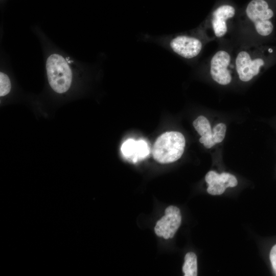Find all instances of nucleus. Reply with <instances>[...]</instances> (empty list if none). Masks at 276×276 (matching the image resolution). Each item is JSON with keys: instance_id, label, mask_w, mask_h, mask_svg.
<instances>
[{"instance_id": "1", "label": "nucleus", "mask_w": 276, "mask_h": 276, "mask_svg": "<svg viewBox=\"0 0 276 276\" xmlns=\"http://www.w3.org/2000/svg\"><path fill=\"white\" fill-rule=\"evenodd\" d=\"M148 38L185 59L196 58L203 48L201 40L194 35L180 34Z\"/></svg>"}, {"instance_id": "2", "label": "nucleus", "mask_w": 276, "mask_h": 276, "mask_svg": "<svg viewBox=\"0 0 276 276\" xmlns=\"http://www.w3.org/2000/svg\"><path fill=\"white\" fill-rule=\"evenodd\" d=\"M185 144V139L181 133L178 131L164 133L157 139L154 144L153 157L161 164L175 162L182 156Z\"/></svg>"}, {"instance_id": "3", "label": "nucleus", "mask_w": 276, "mask_h": 276, "mask_svg": "<svg viewBox=\"0 0 276 276\" xmlns=\"http://www.w3.org/2000/svg\"><path fill=\"white\" fill-rule=\"evenodd\" d=\"M49 84L58 93H63L70 88L72 82V72L67 62L58 54L50 55L46 63Z\"/></svg>"}, {"instance_id": "4", "label": "nucleus", "mask_w": 276, "mask_h": 276, "mask_svg": "<svg viewBox=\"0 0 276 276\" xmlns=\"http://www.w3.org/2000/svg\"><path fill=\"white\" fill-rule=\"evenodd\" d=\"M248 18L254 23L257 32L265 36L270 35L273 26L270 19L273 16V12L269 8L265 0H251L246 8Z\"/></svg>"}, {"instance_id": "5", "label": "nucleus", "mask_w": 276, "mask_h": 276, "mask_svg": "<svg viewBox=\"0 0 276 276\" xmlns=\"http://www.w3.org/2000/svg\"><path fill=\"white\" fill-rule=\"evenodd\" d=\"M181 215L179 209L174 205L168 206L165 215L159 219L154 227L156 235L165 239L172 238L179 227Z\"/></svg>"}, {"instance_id": "6", "label": "nucleus", "mask_w": 276, "mask_h": 276, "mask_svg": "<svg viewBox=\"0 0 276 276\" xmlns=\"http://www.w3.org/2000/svg\"><path fill=\"white\" fill-rule=\"evenodd\" d=\"M231 60L229 54L224 50L217 52L211 60L210 75L219 84L226 85L232 81V76L228 70Z\"/></svg>"}, {"instance_id": "7", "label": "nucleus", "mask_w": 276, "mask_h": 276, "mask_svg": "<svg viewBox=\"0 0 276 276\" xmlns=\"http://www.w3.org/2000/svg\"><path fill=\"white\" fill-rule=\"evenodd\" d=\"M264 63L262 58L254 59L247 52L240 51L235 61L236 71L240 80L243 82L251 80L259 73Z\"/></svg>"}, {"instance_id": "8", "label": "nucleus", "mask_w": 276, "mask_h": 276, "mask_svg": "<svg viewBox=\"0 0 276 276\" xmlns=\"http://www.w3.org/2000/svg\"><path fill=\"white\" fill-rule=\"evenodd\" d=\"M205 180L208 185L207 192L212 195H221L226 188L235 187L238 185L236 177L227 172L218 174L210 171L206 174Z\"/></svg>"}, {"instance_id": "9", "label": "nucleus", "mask_w": 276, "mask_h": 276, "mask_svg": "<svg viewBox=\"0 0 276 276\" xmlns=\"http://www.w3.org/2000/svg\"><path fill=\"white\" fill-rule=\"evenodd\" d=\"M235 8L231 5L225 4L217 7L213 12L211 24L215 35L218 38L224 36L227 32V21L233 17Z\"/></svg>"}, {"instance_id": "10", "label": "nucleus", "mask_w": 276, "mask_h": 276, "mask_svg": "<svg viewBox=\"0 0 276 276\" xmlns=\"http://www.w3.org/2000/svg\"><path fill=\"white\" fill-rule=\"evenodd\" d=\"M121 149L124 157L132 163L144 159L147 152V147L142 140L136 141L131 139L124 142Z\"/></svg>"}, {"instance_id": "11", "label": "nucleus", "mask_w": 276, "mask_h": 276, "mask_svg": "<svg viewBox=\"0 0 276 276\" xmlns=\"http://www.w3.org/2000/svg\"><path fill=\"white\" fill-rule=\"evenodd\" d=\"M193 125L201 136L200 143L208 149L213 147L215 145L213 141V131L206 118L203 116H199L194 121Z\"/></svg>"}, {"instance_id": "12", "label": "nucleus", "mask_w": 276, "mask_h": 276, "mask_svg": "<svg viewBox=\"0 0 276 276\" xmlns=\"http://www.w3.org/2000/svg\"><path fill=\"white\" fill-rule=\"evenodd\" d=\"M185 276H196L197 275V261L195 254L193 252L187 253L182 266Z\"/></svg>"}, {"instance_id": "13", "label": "nucleus", "mask_w": 276, "mask_h": 276, "mask_svg": "<svg viewBox=\"0 0 276 276\" xmlns=\"http://www.w3.org/2000/svg\"><path fill=\"white\" fill-rule=\"evenodd\" d=\"M213 141L215 145L221 143L224 139L226 131V126L224 123H220L213 128Z\"/></svg>"}, {"instance_id": "14", "label": "nucleus", "mask_w": 276, "mask_h": 276, "mask_svg": "<svg viewBox=\"0 0 276 276\" xmlns=\"http://www.w3.org/2000/svg\"><path fill=\"white\" fill-rule=\"evenodd\" d=\"M11 84L8 76L4 73H0V96H4L10 91Z\"/></svg>"}, {"instance_id": "15", "label": "nucleus", "mask_w": 276, "mask_h": 276, "mask_svg": "<svg viewBox=\"0 0 276 276\" xmlns=\"http://www.w3.org/2000/svg\"><path fill=\"white\" fill-rule=\"evenodd\" d=\"M269 259L273 270L276 275V244L271 248Z\"/></svg>"}]
</instances>
